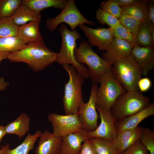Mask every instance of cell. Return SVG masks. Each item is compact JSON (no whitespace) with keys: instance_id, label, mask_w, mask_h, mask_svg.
<instances>
[{"instance_id":"30bf717a","label":"cell","mask_w":154,"mask_h":154,"mask_svg":"<svg viewBox=\"0 0 154 154\" xmlns=\"http://www.w3.org/2000/svg\"><path fill=\"white\" fill-rule=\"evenodd\" d=\"M98 86L93 83L92 86L89 100L84 101L80 106L77 112L84 129L90 132L95 130L98 126V115L96 111V97Z\"/></svg>"},{"instance_id":"4fadbf2b","label":"cell","mask_w":154,"mask_h":154,"mask_svg":"<svg viewBox=\"0 0 154 154\" xmlns=\"http://www.w3.org/2000/svg\"><path fill=\"white\" fill-rule=\"evenodd\" d=\"M133 46L125 40L114 37L102 53V58L112 65L131 54Z\"/></svg>"},{"instance_id":"ba28073f","label":"cell","mask_w":154,"mask_h":154,"mask_svg":"<svg viewBox=\"0 0 154 154\" xmlns=\"http://www.w3.org/2000/svg\"><path fill=\"white\" fill-rule=\"evenodd\" d=\"M62 23L68 24L71 31L75 30L77 27L84 23L92 26L95 24L93 21L88 20L82 14L74 0H68L64 7L56 17L47 18L46 21V26L49 31L53 32Z\"/></svg>"},{"instance_id":"3957f363","label":"cell","mask_w":154,"mask_h":154,"mask_svg":"<svg viewBox=\"0 0 154 154\" xmlns=\"http://www.w3.org/2000/svg\"><path fill=\"white\" fill-rule=\"evenodd\" d=\"M68 74L69 79L64 85V94L62 99L65 114L77 113L83 100L82 86L84 78L72 65H62Z\"/></svg>"},{"instance_id":"6da1fadb","label":"cell","mask_w":154,"mask_h":154,"mask_svg":"<svg viewBox=\"0 0 154 154\" xmlns=\"http://www.w3.org/2000/svg\"><path fill=\"white\" fill-rule=\"evenodd\" d=\"M57 53L51 51L45 44L27 45L18 51L10 53L11 62H23L36 72L41 71L56 61Z\"/></svg>"},{"instance_id":"d590c367","label":"cell","mask_w":154,"mask_h":154,"mask_svg":"<svg viewBox=\"0 0 154 154\" xmlns=\"http://www.w3.org/2000/svg\"><path fill=\"white\" fill-rule=\"evenodd\" d=\"M78 154H98L92 142L90 139L82 143Z\"/></svg>"},{"instance_id":"f1b7e54d","label":"cell","mask_w":154,"mask_h":154,"mask_svg":"<svg viewBox=\"0 0 154 154\" xmlns=\"http://www.w3.org/2000/svg\"><path fill=\"white\" fill-rule=\"evenodd\" d=\"M22 3L21 0H0V19L11 17Z\"/></svg>"},{"instance_id":"1f68e13d","label":"cell","mask_w":154,"mask_h":154,"mask_svg":"<svg viewBox=\"0 0 154 154\" xmlns=\"http://www.w3.org/2000/svg\"><path fill=\"white\" fill-rule=\"evenodd\" d=\"M96 16L99 23L103 25L107 24L111 28H114L120 24L118 19L100 7H98Z\"/></svg>"},{"instance_id":"836d02e7","label":"cell","mask_w":154,"mask_h":154,"mask_svg":"<svg viewBox=\"0 0 154 154\" xmlns=\"http://www.w3.org/2000/svg\"><path fill=\"white\" fill-rule=\"evenodd\" d=\"M100 7L119 19L121 15V9L117 3L112 0H105L100 4Z\"/></svg>"},{"instance_id":"e575fe53","label":"cell","mask_w":154,"mask_h":154,"mask_svg":"<svg viewBox=\"0 0 154 154\" xmlns=\"http://www.w3.org/2000/svg\"><path fill=\"white\" fill-rule=\"evenodd\" d=\"M121 154H149L140 139Z\"/></svg>"},{"instance_id":"ac0fdd59","label":"cell","mask_w":154,"mask_h":154,"mask_svg":"<svg viewBox=\"0 0 154 154\" xmlns=\"http://www.w3.org/2000/svg\"><path fill=\"white\" fill-rule=\"evenodd\" d=\"M88 139L84 129L62 138L60 154H78L83 143Z\"/></svg>"},{"instance_id":"484cf974","label":"cell","mask_w":154,"mask_h":154,"mask_svg":"<svg viewBox=\"0 0 154 154\" xmlns=\"http://www.w3.org/2000/svg\"><path fill=\"white\" fill-rule=\"evenodd\" d=\"M40 130L33 134L28 133L23 142L15 148L10 149L9 154H28L29 151L34 149V145L38 138L42 133Z\"/></svg>"},{"instance_id":"8d00e7d4","label":"cell","mask_w":154,"mask_h":154,"mask_svg":"<svg viewBox=\"0 0 154 154\" xmlns=\"http://www.w3.org/2000/svg\"><path fill=\"white\" fill-rule=\"evenodd\" d=\"M151 84V80L149 78L147 77L141 78L138 83L139 92L141 93L148 91L150 88Z\"/></svg>"},{"instance_id":"ab89813d","label":"cell","mask_w":154,"mask_h":154,"mask_svg":"<svg viewBox=\"0 0 154 154\" xmlns=\"http://www.w3.org/2000/svg\"><path fill=\"white\" fill-rule=\"evenodd\" d=\"M9 84L10 83L7 82L3 77H0V92L5 90Z\"/></svg>"},{"instance_id":"7c38bea8","label":"cell","mask_w":154,"mask_h":154,"mask_svg":"<svg viewBox=\"0 0 154 154\" xmlns=\"http://www.w3.org/2000/svg\"><path fill=\"white\" fill-rule=\"evenodd\" d=\"M88 39L91 46L98 47L100 50H106L114 37L111 28H99L94 29L87 27L84 24L78 26Z\"/></svg>"},{"instance_id":"8992f818","label":"cell","mask_w":154,"mask_h":154,"mask_svg":"<svg viewBox=\"0 0 154 154\" xmlns=\"http://www.w3.org/2000/svg\"><path fill=\"white\" fill-rule=\"evenodd\" d=\"M74 54L78 62L88 66L90 78L93 83H99L104 73L112 65L98 55L86 41L81 42L79 47L76 48Z\"/></svg>"},{"instance_id":"52a82bcc","label":"cell","mask_w":154,"mask_h":154,"mask_svg":"<svg viewBox=\"0 0 154 154\" xmlns=\"http://www.w3.org/2000/svg\"><path fill=\"white\" fill-rule=\"evenodd\" d=\"M111 67L100 78L96 97V105L109 111L118 97L126 91L113 74Z\"/></svg>"},{"instance_id":"4316f807","label":"cell","mask_w":154,"mask_h":154,"mask_svg":"<svg viewBox=\"0 0 154 154\" xmlns=\"http://www.w3.org/2000/svg\"><path fill=\"white\" fill-rule=\"evenodd\" d=\"M89 139L98 154H118L112 142L99 138Z\"/></svg>"},{"instance_id":"5bb4252c","label":"cell","mask_w":154,"mask_h":154,"mask_svg":"<svg viewBox=\"0 0 154 154\" xmlns=\"http://www.w3.org/2000/svg\"><path fill=\"white\" fill-rule=\"evenodd\" d=\"M131 54L141 70L143 76H147L154 68V48L138 45L134 46Z\"/></svg>"},{"instance_id":"8fae6325","label":"cell","mask_w":154,"mask_h":154,"mask_svg":"<svg viewBox=\"0 0 154 154\" xmlns=\"http://www.w3.org/2000/svg\"><path fill=\"white\" fill-rule=\"evenodd\" d=\"M96 107L100 114L101 122L95 130L90 132H86L87 136L88 139L99 138L113 142L115 140L117 133L114 121L110 112L96 105Z\"/></svg>"},{"instance_id":"4dcf8cb0","label":"cell","mask_w":154,"mask_h":154,"mask_svg":"<svg viewBox=\"0 0 154 154\" xmlns=\"http://www.w3.org/2000/svg\"><path fill=\"white\" fill-rule=\"evenodd\" d=\"M118 19L120 23L128 30L135 38L138 28L141 22L127 14H121Z\"/></svg>"},{"instance_id":"603a6c76","label":"cell","mask_w":154,"mask_h":154,"mask_svg":"<svg viewBox=\"0 0 154 154\" xmlns=\"http://www.w3.org/2000/svg\"><path fill=\"white\" fill-rule=\"evenodd\" d=\"M154 24L148 19L141 22L135 38L137 44L141 46H151L152 32Z\"/></svg>"},{"instance_id":"5b68a950","label":"cell","mask_w":154,"mask_h":154,"mask_svg":"<svg viewBox=\"0 0 154 154\" xmlns=\"http://www.w3.org/2000/svg\"><path fill=\"white\" fill-rule=\"evenodd\" d=\"M111 70L126 91L139 92L138 83L143 73L131 54L113 64Z\"/></svg>"},{"instance_id":"7bdbcfd3","label":"cell","mask_w":154,"mask_h":154,"mask_svg":"<svg viewBox=\"0 0 154 154\" xmlns=\"http://www.w3.org/2000/svg\"><path fill=\"white\" fill-rule=\"evenodd\" d=\"M9 53L8 52H0V66L1 62L2 60L7 58Z\"/></svg>"},{"instance_id":"ee69618b","label":"cell","mask_w":154,"mask_h":154,"mask_svg":"<svg viewBox=\"0 0 154 154\" xmlns=\"http://www.w3.org/2000/svg\"><path fill=\"white\" fill-rule=\"evenodd\" d=\"M151 46L154 48V30L153 31L151 35Z\"/></svg>"},{"instance_id":"44dd1931","label":"cell","mask_w":154,"mask_h":154,"mask_svg":"<svg viewBox=\"0 0 154 154\" xmlns=\"http://www.w3.org/2000/svg\"><path fill=\"white\" fill-rule=\"evenodd\" d=\"M10 17L17 25L19 26L31 21L41 22V15L40 12L33 11L22 3Z\"/></svg>"},{"instance_id":"9a60e30c","label":"cell","mask_w":154,"mask_h":154,"mask_svg":"<svg viewBox=\"0 0 154 154\" xmlns=\"http://www.w3.org/2000/svg\"><path fill=\"white\" fill-rule=\"evenodd\" d=\"M36 154H60L62 138L45 130L39 137Z\"/></svg>"},{"instance_id":"d6986e66","label":"cell","mask_w":154,"mask_h":154,"mask_svg":"<svg viewBox=\"0 0 154 154\" xmlns=\"http://www.w3.org/2000/svg\"><path fill=\"white\" fill-rule=\"evenodd\" d=\"M140 127L123 130L117 133L113 142L118 154H121L140 139Z\"/></svg>"},{"instance_id":"60d3db41","label":"cell","mask_w":154,"mask_h":154,"mask_svg":"<svg viewBox=\"0 0 154 154\" xmlns=\"http://www.w3.org/2000/svg\"><path fill=\"white\" fill-rule=\"evenodd\" d=\"M10 145L8 143L2 145L0 149V154H9L10 149Z\"/></svg>"},{"instance_id":"7402d4cb","label":"cell","mask_w":154,"mask_h":154,"mask_svg":"<svg viewBox=\"0 0 154 154\" xmlns=\"http://www.w3.org/2000/svg\"><path fill=\"white\" fill-rule=\"evenodd\" d=\"M66 0H22L24 4L32 10L40 12L43 10L49 7L63 9L66 6Z\"/></svg>"},{"instance_id":"ffe728a7","label":"cell","mask_w":154,"mask_h":154,"mask_svg":"<svg viewBox=\"0 0 154 154\" xmlns=\"http://www.w3.org/2000/svg\"><path fill=\"white\" fill-rule=\"evenodd\" d=\"M30 120L26 114L21 113L15 120L5 127L6 134L16 135L21 139L29 131Z\"/></svg>"},{"instance_id":"b9f144b4","label":"cell","mask_w":154,"mask_h":154,"mask_svg":"<svg viewBox=\"0 0 154 154\" xmlns=\"http://www.w3.org/2000/svg\"><path fill=\"white\" fill-rule=\"evenodd\" d=\"M6 134L5 127L0 125V144L2 139Z\"/></svg>"},{"instance_id":"d6a6232c","label":"cell","mask_w":154,"mask_h":154,"mask_svg":"<svg viewBox=\"0 0 154 154\" xmlns=\"http://www.w3.org/2000/svg\"><path fill=\"white\" fill-rule=\"evenodd\" d=\"M111 29L114 37L125 40L133 46L138 45L132 33L120 24Z\"/></svg>"},{"instance_id":"cb8c5ba5","label":"cell","mask_w":154,"mask_h":154,"mask_svg":"<svg viewBox=\"0 0 154 154\" xmlns=\"http://www.w3.org/2000/svg\"><path fill=\"white\" fill-rule=\"evenodd\" d=\"M149 1L143 0L140 3L135 5L120 7L121 15H131L142 22L148 18Z\"/></svg>"},{"instance_id":"d4e9b609","label":"cell","mask_w":154,"mask_h":154,"mask_svg":"<svg viewBox=\"0 0 154 154\" xmlns=\"http://www.w3.org/2000/svg\"><path fill=\"white\" fill-rule=\"evenodd\" d=\"M25 42L17 36L0 38V52H13L18 51L27 46Z\"/></svg>"},{"instance_id":"74e56055","label":"cell","mask_w":154,"mask_h":154,"mask_svg":"<svg viewBox=\"0 0 154 154\" xmlns=\"http://www.w3.org/2000/svg\"><path fill=\"white\" fill-rule=\"evenodd\" d=\"M120 7L130 6L138 4L142 0H112Z\"/></svg>"},{"instance_id":"277c9868","label":"cell","mask_w":154,"mask_h":154,"mask_svg":"<svg viewBox=\"0 0 154 154\" xmlns=\"http://www.w3.org/2000/svg\"><path fill=\"white\" fill-rule=\"evenodd\" d=\"M151 103L149 97L139 92L126 91L116 99L110 113L116 121L141 111Z\"/></svg>"},{"instance_id":"7a4b0ae2","label":"cell","mask_w":154,"mask_h":154,"mask_svg":"<svg viewBox=\"0 0 154 154\" xmlns=\"http://www.w3.org/2000/svg\"><path fill=\"white\" fill-rule=\"evenodd\" d=\"M62 42L59 52L57 53L56 61L63 65L68 64L73 66L84 78H90L88 69L83 64L76 60L74 54L76 48V40L80 39L81 36L75 29L70 30L65 24L59 28Z\"/></svg>"},{"instance_id":"9c48e42d","label":"cell","mask_w":154,"mask_h":154,"mask_svg":"<svg viewBox=\"0 0 154 154\" xmlns=\"http://www.w3.org/2000/svg\"><path fill=\"white\" fill-rule=\"evenodd\" d=\"M47 118L53 127L52 133L62 138L84 129L77 113L65 115L52 113Z\"/></svg>"},{"instance_id":"f35d334b","label":"cell","mask_w":154,"mask_h":154,"mask_svg":"<svg viewBox=\"0 0 154 154\" xmlns=\"http://www.w3.org/2000/svg\"><path fill=\"white\" fill-rule=\"evenodd\" d=\"M147 19L154 24V1L149 0Z\"/></svg>"},{"instance_id":"2e32d148","label":"cell","mask_w":154,"mask_h":154,"mask_svg":"<svg viewBox=\"0 0 154 154\" xmlns=\"http://www.w3.org/2000/svg\"><path fill=\"white\" fill-rule=\"evenodd\" d=\"M154 114V103L152 102L141 111L114 121L116 132L117 133L125 130L135 128L143 120Z\"/></svg>"},{"instance_id":"83f0119b","label":"cell","mask_w":154,"mask_h":154,"mask_svg":"<svg viewBox=\"0 0 154 154\" xmlns=\"http://www.w3.org/2000/svg\"><path fill=\"white\" fill-rule=\"evenodd\" d=\"M19 27L10 17L0 19V38L17 36Z\"/></svg>"},{"instance_id":"e0dca14e","label":"cell","mask_w":154,"mask_h":154,"mask_svg":"<svg viewBox=\"0 0 154 154\" xmlns=\"http://www.w3.org/2000/svg\"><path fill=\"white\" fill-rule=\"evenodd\" d=\"M40 22L31 21L19 26L17 37L27 45L45 44L39 30Z\"/></svg>"},{"instance_id":"f546056e","label":"cell","mask_w":154,"mask_h":154,"mask_svg":"<svg viewBox=\"0 0 154 154\" xmlns=\"http://www.w3.org/2000/svg\"><path fill=\"white\" fill-rule=\"evenodd\" d=\"M140 140L141 144L149 152V154H154V130L149 127H140Z\"/></svg>"}]
</instances>
